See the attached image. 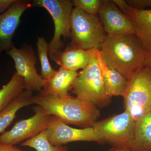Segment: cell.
<instances>
[{
  "instance_id": "1",
  "label": "cell",
  "mask_w": 151,
  "mask_h": 151,
  "mask_svg": "<svg viewBox=\"0 0 151 151\" xmlns=\"http://www.w3.org/2000/svg\"><path fill=\"white\" fill-rule=\"evenodd\" d=\"M100 50L105 63L128 81L146 66L147 53L134 34L107 35Z\"/></svg>"
},
{
  "instance_id": "2",
  "label": "cell",
  "mask_w": 151,
  "mask_h": 151,
  "mask_svg": "<svg viewBox=\"0 0 151 151\" xmlns=\"http://www.w3.org/2000/svg\"><path fill=\"white\" fill-rule=\"evenodd\" d=\"M32 102L42 108L47 114L57 117L67 125L83 128L92 127L100 116L97 106L70 95L64 97L35 95Z\"/></svg>"
},
{
  "instance_id": "3",
  "label": "cell",
  "mask_w": 151,
  "mask_h": 151,
  "mask_svg": "<svg viewBox=\"0 0 151 151\" xmlns=\"http://www.w3.org/2000/svg\"><path fill=\"white\" fill-rule=\"evenodd\" d=\"M99 49L90 50V62L75 78L71 90L76 97L99 108H104L111 103L112 98L106 94L103 77L97 60Z\"/></svg>"
},
{
  "instance_id": "4",
  "label": "cell",
  "mask_w": 151,
  "mask_h": 151,
  "mask_svg": "<svg viewBox=\"0 0 151 151\" xmlns=\"http://www.w3.org/2000/svg\"><path fill=\"white\" fill-rule=\"evenodd\" d=\"M70 24L72 40L70 45L85 50H100L107 34L99 17L74 8L70 15Z\"/></svg>"
},
{
  "instance_id": "5",
  "label": "cell",
  "mask_w": 151,
  "mask_h": 151,
  "mask_svg": "<svg viewBox=\"0 0 151 151\" xmlns=\"http://www.w3.org/2000/svg\"><path fill=\"white\" fill-rule=\"evenodd\" d=\"M32 6L41 7L51 15L55 27L54 35L49 44L48 55L57 63L64 47L61 40L70 37V17L73 5L70 0H35Z\"/></svg>"
},
{
  "instance_id": "6",
  "label": "cell",
  "mask_w": 151,
  "mask_h": 151,
  "mask_svg": "<svg viewBox=\"0 0 151 151\" xmlns=\"http://www.w3.org/2000/svg\"><path fill=\"white\" fill-rule=\"evenodd\" d=\"M135 124L131 114L125 111L97 121L92 127L102 143H108L113 147L129 148L134 137Z\"/></svg>"
},
{
  "instance_id": "7",
  "label": "cell",
  "mask_w": 151,
  "mask_h": 151,
  "mask_svg": "<svg viewBox=\"0 0 151 151\" xmlns=\"http://www.w3.org/2000/svg\"><path fill=\"white\" fill-rule=\"evenodd\" d=\"M123 97L125 111L135 121L151 112V70L148 66L141 68L130 78Z\"/></svg>"
},
{
  "instance_id": "8",
  "label": "cell",
  "mask_w": 151,
  "mask_h": 151,
  "mask_svg": "<svg viewBox=\"0 0 151 151\" xmlns=\"http://www.w3.org/2000/svg\"><path fill=\"white\" fill-rule=\"evenodd\" d=\"M35 114L29 119L17 122L11 129L0 135V143L18 145L34 137L46 129L52 116L45 113L42 108L36 105L33 108Z\"/></svg>"
},
{
  "instance_id": "9",
  "label": "cell",
  "mask_w": 151,
  "mask_h": 151,
  "mask_svg": "<svg viewBox=\"0 0 151 151\" xmlns=\"http://www.w3.org/2000/svg\"><path fill=\"white\" fill-rule=\"evenodd\" d=\"M7 53L14 61L17 74L23 79L24 90L40 92L45 80L36 68L37 58L32 47L25 45L18 48L14 45Z\"/></svg>"
},
{
  "instance_id": "10",
  "label": "cell",
  "mask_w": 151,
  "mask_h": 151,
  "mask_svg": "<svg viewBox=\"0 0 151 151\" xmlns=\"http://www.w3.org/2000/svg\"><path fill=\"white\" fill-rule=\"evenodd\" d=\"M46 134L49 142L53 145H63L78 141L102 143L93 127L81 129L72 128L53 116L46 129Z\"/></svg>"
},
{
  "instance_id": "11",
  "label": "cell",
  "mask_w": 151,
  "mask_h": 151,
  "mask_svg": "<svg viewBox=\"0 0 151 151\" xmlns=\"http://www.w3.org/2000/svg\"><path fill=\"white\" fill-rule=\"evenodd\" d=\"M27 0H18L4 13L0 14V54L14 46L13 37L24 12L32 6Z\"/></svg>"
},
{
  "instance_id": "12",
  "label": "cell",
  "mask_w": 151,
  "mask_h": 151,
  "mask_svg": "<svg viewBox=\"0 0 151 151\" xmlns=\"http://www.w3.org/2000/svg\"><path fill=\"white\" fill-rule=\"evenodd\" d=\"M98 14L104 31L108 35L134 34L131 20L113 2V0L103 1Z\"/></svg>"
},
{
  "instance_id": "13",
  "label": "cell",
  "mask_w": 151,
  "mask_h": 151,
  "mask_svg": "<svg viewBox=\"0 0 151 151\" xmlns=\"http://www.w3.org/2000/svg\"><path fill=\"white\" fill-rule=\"evenodd\" d=\"M113 2L132 21L134 34L147 54L151 52V9H137L131 7L125 0H113Z\"/></svg>"
},
{
  "instance_id": "14",
  "label": "cell",
  "mask_w": 151,
  "mask_h": 151,
  "mask_svg": "<svg viewBox=\"0 0 151 151\" xmlns=\"http://www.w3.org/2000/svg\"><path fill=\"white\" fill-rule=\"evenodd\" d=\"M78 73L60 66L59 70L51 77L45 80V86L39 95L42 96H55L64 97L70 95L72 84Z\"/></svg>"
},
{
  "instance_id": "15",
  "label": "cell",
  "mask_w": 151,
  "mask_h": 151,
  "mask_svg": "<svg viewBox=\"0 0 151 151\" xmlns=\"http://www.w3.org/2000/svg\"><path fill=\"white\" fill-rule=\"evenodd\" d=\"M97 60L107 95L111 98L113 96L124 97L128 87V79L105 63L100 49L97 51Z\"/></svg>"
},
{
  "instance_id": "16",
  "label": "cell",
  "mask_w": 151,
  "mask_h": 151,
  "mask_svg": "<svg viewBox=\"0 0 151 151\" xmlns=\"http://www.w3.org/2000/svg\"><path fill=\"white\" fill-rule=\"evenodd\" d=\"M132 151H151V112L135 121Z\"/></svg>"
},
{
  "instance_id": "17",
  "label": "cell",
  "mask_w": 151,
  "mask_h": 151,
  "mask_svg": "<svg viewBox=\"0 0 151 151\" xmlns=\"http://www.w3.org/2000/svg\"><path fill=\"white\" fill-rule=\"evenodd\" d=\"M91 58L90 50H85L70 45L61 52L57 64L66 69L77 71L85 68Z\"/></svg>"
},
{
  "instance_id": "18",
  "label": "cell",
  "mask_w": 151,
  "mask_h": 151,
  "mask_svg": "<svg viewBox=\"0 0 151 151\" xmlns=\"http://www.w3.org/2000/svg\"><path fill=\"white\" fill-rule=\"evenodd\" d=\"M32 91L24 90L0 112V134L12 124L20 109L32 104Z\"/></svg>"
},
{
  "instance_id": "19",
  "label": "cell",
  "mask_w": 151,
  "mask_h": 151,
  "mask_svg": "<svg viewBox=\"0 0 151 151\" xmlns=\"http://www.w3.org/2000/svg\"><path fill=\"white\" fill-rule=\"evenodd\" d=\"M24 90L23 79L15 72L8 83L0 89V112Z\"/></svg>"
},
{
  "instance_id": "20",
  "label": "cell",
  "mask_w": 151,
  "mask_h": 151,
  "mask_svg": "<svg viewBox=\"0 0 151 151\" xmlns=\"http://www.w3.org/2000/svg\"><path fill=\"white\" fill-rule=\"evenodd\" d=\"M21 145L32 148L37 151H68L67 147L63 145H52L47 137L46 129L34 137L23 142Z\"/></svg>"
},
{
  "instance_id": "21",
  "label": "cell",
  "mask_w": 151,
  "mask_h": 151,
  "mask_svg": "<svg viewBox=\"0 0 151 151\" xmlns=\"http://www.w3.org/2000/svg\"><path fill=\"white\" fill-rule=\"evenodd\" d=\"M38 56L41 65V76L47 80L54 75L57 70H55L49 61V44L44 37L38 38L37 42Z\"/></svg>"
},
{
  "instance_id": "22",
  "label": "cell",
  "mask_w": 151,
  "mask_h": 151,
  "mask_svg": "<svg viewBox=\"0 0 151 151\" xmlns=\"http://www.w3.org/2000/svg\"><path fill=\"white\" fill-rule=\"evenodd\" d=\"M73 6L89 14L97 15L102 6V0H73Z\"/></svg>"
},
{
  "instance_id": "23",
  "label": "cell",
  "mask_w": 151,
  "mask_h": 151,
  "mask_svg": "<svg viewBox=\"0 0 151 151\" xmlns=\"http://www.w3.org/2000/svg\"><path fill=\"white\" fill-rule=\"evenodd\" d=\"M128 5L137 9H145L147 7H151V0H125Z\"/></svg>"
},
{
  "instance_id": "24",
  "label": "cell",
  "mask_w": 151,
  "mask_h": 151,
  "mask_svg": "<svg viewBox=\"0 0 151 151\" xmlns=\"http://www.w3.org/2000/svg\"><path fill=\"white\" fill-rule=\"evenodd\" d=\"M18 0H0V14L4 13Z\"/></svg>"
},
{
  "instance_id": "25",
  "label": "cell",
  "mask_w": 151,
  "mask_h": 151,
  "mask_svg": "<svg viewBox=\"0 0 151 151\" xmlns=\"http://www.w3.org/2000/svg\"><path fill=\"white\" fill-rule=\"evenodd\" d=\"M0 151H27L23 150L12 145H6L0 143Z\"/></svg>"
},
{
  "instance_id": "26",
  "label": "cell",
  "mask_w": 151,
  "mask_h": 151,
  "mask_svg": "<svg viewBox=\"0 0 151 151\" xmlns=\"http://www.w3.org/2000/svg\"><path fill=\"white\" fill-rule=\"evenodd\" d=\"M108 151H132L129 147L116 148L112 147Z\"/></svg>"
},
{
  "instance_id": "27",
  "label": "cell",
  "mask_w": 151,
  "mask_h": 151,
  "mask_svg": "<svg viewBox=\"0 0 151 151\" xmlns=\"http://www.w3.org/2000/svg\"><path fill=\"white\" fill-rule=\"evenodd\" d=\"M146 66H148L151 70V52L147 54Z\"/></svg>"
}]
</instances>
